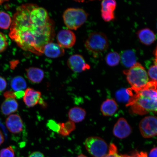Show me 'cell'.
Returning a JSON list of instances; mask_svg holds the SVG:
<instances>
[{
	"label": "cell",
	"instance_id": "15",
	"mask_svg": "<svg viewBox=\"0 0 157 157\" xmlns=\"http://www.w3.org/2000/svg\"><path fill=\"white\" fill-rule=\"evenodd\" d=\"M137 36L142 44L148 46L151 44L156 40L155 35L148 28H144L139 30Z\"/></svg>",
	"mask_w": 157,
	"mask_h": 157
},
{
	"label": "cell",
	"instance_id": "9",
	"mask_svg": "<svg viewBox=\"0 0 157 157\" xmlns=\"http://www.w3.org/2000/svg\"><path fill=\"white\" fill-rule=\"evenodd\" d=\"M58 44L63 48H72L76 41L75 35L71 30L64 29L60 30L56 36Z\"/></svg>",
	"mask_w": 157,
	"mask_h": 157
},
{
	"label": "cell",
	"instance_id": "1",
	"mask_svg": "<svg viewBox=\"0 0 157 157\" xmlns=\"http://www.w3.org/2000/svg\"><path fill=\"white\" fill-rule=\"evenodd\" d=\"M9 35L23 50L40 56L45 45L53 40L55 23L44 8L25 4L17 8Z\"/></svg>",
	"mask_w": 157,
	"mask_h": 157
},
{
	"label": "cell",
	"instance_id": "6",
	"mask_svg": "<svg viewBox=\"0 0 157 157\" xmlns=\"http://www.w3.org/2000/svg\"><path fill=\"white\" fill-rule=\"evenodd\" d=\"M84 145L88 152L93 157H104L109 152V146L100 137H88L84 142Z\"/></svg>",
	"mask_w": 157,
	"mask_h": 157
},
{
	"label": "cell",
	"instance_id": "7",
	"mask_svg": "<svg viewBox=\"0 0 157 157\" xmlns=\"http://www.w3.org/2000/svg\"><path fill=\"white\" fill-rule=\"evenodd\" d=\"M139 129L144 138H151L157 136V117L149 116L144 117L139 124Z\"/></svg>",
	"mask_w": 157,
	"mask_h": 157
},
{
	"label": "cell",
	"instance_id": "14",
	"mask_svg": "<svg viewBox=\"0 0 157 157\" xmlns=\"http://www.w3.org/2000/svg\"><path fill=\"white\" fill-rule=\"evenodd\" d=\"M64 49L59 45L52 42L45 45L44 50V54L48 57L56 58L61 57L64 54Z\"/></svg>",
	"mask_w": 157,
	"mask_h": 157
},
{
	"label": "cell",
	"instance_id": "28",
	"mask_svg": "<svg viewBox=\"0 0 157 157\" xmlns=\"http://www.w3.org/2000/svg\"><path fill=\"white\" fill-rule=\"evenodd\" d=\"M104 157H122L118 154L117 147L114 144H111L109 146V152Z\"/></svg>",
	"mask_w": 157,
	"mask_h": 157
},
{
	"label": "cell",
	"instance_id": "21",
	"mask_svg": "<svg viewBox=\"0 0 157 157\" xmlns=\"http://www.w3.org/2000/svg\"><path fill=\"white\" fill-rule=\"evenodd\" d=\"M59 124V129L58 133L62 136H68L76 128L75 123L71 121H68L66 123Z\"/></svg>",
	"mask_w": 157,
	"mask_h": 157
},
{
	"label": "cell",
	"instance_id": "36",
	"mask_svg": "<svg viewBox=\"0 0 157 157\" xmlns=\"http://www.w3.org/2000/svg\"><path fill=\"white\" fill-rule=\"evenodd\" d=\"M15 93L16 97H17L18 99H20L23 97H24L25 95V92L23 91H17Z\"/></svg>",
	"mask_w": 157,
	"mask_h": 157
},
{
	"label": "cell",
	"instance_id": "2",
	"mask_svg": "<svg viewBox=\"0 0 157 157\" xmlns=\"http://www.w3.org/2000/svg\"><path fill=\"white\" fill-rule=\"evenodd\" d=\"M130 96L126 104L133 113L144 115L151 112H157V81H149L141 88H128Z\"/></svg>",
	"mask_w": 157,
	"mask_h": 157
},
{
	"label": "cell",
	"instance_id": "3",
	"mask_svg": "<svg viewBox=\"0 0 157 157\" xmlns=\"http://www.w3.org/2000/svg\"><path fill=\"white\" fill-rule=\"evenodd\" d=\"M85 46L88 52L97 57L107 50L109 47V41L104 33L93 32L88 36Z\"/></svg>",
	"mask_w": 157,
	"mask_h": 157
},
{
	"label": "cell",
	"instance_id": "32",
	"mask_svg": "<svg viewBox=\"0 0 157 157\" xmlns=\"http://www.w3.org/2000/svg\"><path fill=\"white\" fill-rule=\"evenodd\" d=\"M7 82L5 78L0 76V93L4 91L6 88Z\"/></svg>",
	"mask_w": 157,
	"mask_h": 157
},
{
	"label": "cell",
	"instance_id": "29",
	"mask_svg": "<svg viewBox=\"0 0 157 157\" xmlns=\"http://www.w3.org/2000/svg\"><path fill=\"white\" fill-rule=\"evenodd\" d=\"M148 73L152 80L157 81V64L151 67L148 70Z\"/></svg>",
	"mask_w": 157,
	"mask_h": 157
},
{
	"label": "cell",
	"instance_id": "8",
	"mask_svg": "<svg viewBox=\"0 0 157 157\" xmlns=\"http://www.w3.org/2000/svg\"><path fill=\"white\" fill-rule=\"evenodd\" d=\"M67 65L71 70L76 73H80L89 70L90 66L86 62L81 55L75 54L71 56L68 59Z\"/></svg>",
	"mask_w": 157,
	"mask_h": 157
},
{
	"label": "cell",
	"instance_id": "35",
	"mask_svg": "<svg viewBox=\"0 0 157 157\" xmlns=\"http://www.w3.org/2000/svg\"><path fill=\"white\" fill-rule=\"evenodd\" d=\"M149 157H157V147L153 148L151 150Z\"/></svg>",
	"mask_w": 157,
	"mask_h": 157
},
{
	"label": "cell",
	"instance_id": "18",
	"mask_svg": "<svg viewBox=\"0 0 157 157\" xmlns=\"http://www.w3.org/2000/svg\"><path fill=\"white\" fill-rule=\"evenodd\" d=\"M85 110L79 107H75L70 109L68 113L70 120L75 123H79L83 121L86 117Z\"/></svg>",
	"mask_w": 157,
	"mask_h": 157
},
{
	"label": "cell",
	"instance_id": "24",
	"mask_svg": "<svg viewBox=\"0 0 157 157\" xmlns=\"http://www.w3.org/2000/svg\"><path fill=\"white\" fill-rule=\"evenodd\" d=\"M105 60L108 65L114 67L119 64L121 60V57L117 52H110L106 56Z\"/></svg>",
	"mask_w": 157,
	"mask_h": 157
},
{
	"label": "cell",
	"instance_id": "10",
	"mask_svg": "<svg viewBox=\"0 0 157 157\" xmlns=\"http://www.w3.org/2000/svg\"><path fill=\"white\" fill-rule=\"evenodd\" d=\"M132 131V128L126 119L121 117L119 119L114 126L113 133L117 138L122 139L128 137Z\"/></svg>",
	"mask_w": 157,
	"mask_h": 157
},
{
	"label": "cell",
	"instance_id": "13",
	"mask_svg": "<svg viewBox=\"0 0 157 157\" xmlns=\"http://www.w3.org/2000/svg\"><path fill=\"white\" fill-rule=\"evenodd\" d=\"M42 94L32 88H28L25 90L23 100L25 105L28 107L35 106L42 99Z\"/></svg>",
	"mask_w": 157,
	"mask_h": 157
},
{
	"label": "cell",
	"instance_id": "22",
	"mask_svg": "<svg viewBox=\"0 0 157 157\" xmlns=\"http://www.w3.org/2000/svg\"><path fill=\"white\" fill-rule=\"evenodd\" d=\"M11 86L13 91H23L26 88L27 83L24 78L21 76H17L11 80Z\"/></svg>",
	"mask_w": 157,
	"mask_h": 157
},
{
	"label": "cell",
	"instance_id": "20",
	"mask_svg": "<svg viewBox=\"0 0 157 157\" xmlns=\"http://www.w3.org/2000/svg\"><path fill=\"white\" fill-rule=\"evenodd\" d=\"M121 59L123 65L127 67L131 68L137 63L136 55L132 50L124 51L121 55Z\"/></svg>",
	"mask_w": 157,
	"mask_h": 157
},
{
	"label": "cell",
	"instance_id": "17",
	"mask_svg": "<svg viewBox=\"0 0 157 157\" xmlns=\"http://www.w3.org/2000/svg\"><path fill=\"white\" fill-rule=\"evenodd\" d=\"M118 109L117 104L114 100L107 99L102 104L101 110L104 116L110 117L116 112Z\"/></svg>",
	"mask_w": 157,
	"mask_h": 157
},
{
	"label": "cell",
	"instance_id": "33",
	"mask_svg": "<svg viewBox=\"0 0 157 157\" xmlns=\"http://www.w3.org/2000/svg\"><path fill=\"white\" fill-rule=\"evenodd\" d=\"M4 97L6 99H15L16 96L15 93L12 91H7L3 94Z\"/></svg>",
	"mask_w": 157,
	"mask_h": 157
},
{
	"label": "cell",
	"instance_id": "12",
	"mask_svg": "<svg viewBox=\"0 0 157 157\" xmlns=\"http://www.w3.org/2000/svg\"><path fill=\"white\" fill-rule=\"evenodd\" d=\"M101 17L104 21H109L115 18L114 11L117 7V2L113 0H105L102 2Z\"/></svg>",
	"mask_w": 157,
	"mask_h": 157
},
{
	"label": "cell",
	"instance_id": "31",
	"mask_svg": "<svg viewBox=\"0 0 157 157\" xmlns=\"http://www.w3.org/2000/svg\"><path fill=\"white\" fill-rule=\"evenodd\" d=\"M48 125L52 130L58 132L59 129V123H56L53 121L51 120L48 123Z\"/></svg>",
	"mask_w": 157,
	"mask_h": 157
},
{
	"label": "cell",
	"instance_id": "40",
	"mask_svg": "<svg viewBox=\"0 0 157 157\" xmlns=\"http://www.w3.org/2000/svg\"></svg>",
	"mask_w": 157,
	"mask_h": 157
},
{
	"label": "cell",
	"instance_id": "25",
	"mask_svg": "<svg viewBox=\"0 0 157 157\" xmlns=\"http://www.w3.org/2000/svg\"><path fill=\"white\" fill-rule=\"evenodd\" d=\"M116 97L117 101L119 102H127V103L130 98L127 89H121L118 91L116 94Z\"/></svg>",
	"mask_w": 157,
	"mask_h": 157
},
{
	"label": "cell",
	"instance_id": "5",
	"mask_svg": "<svg viewBox=\"0 0 157 157\" xmlns=\"http://www.w3.org/2000/svg\"><path fill=\"white\" fill-rule=\"evenodd\" d=\"M88 13L80 8H70L64 11L63 15L65 25L68 29L76 30L87 21Z\"/></svg>",
	"mask_w": 157,
	"mask_h": 157
},
{
	"label": "cell",
	"instance_id": "16",
	"mask_svg": "<svg viewBox=\"0 0 157 157\" xmlns=\"http://www.w3.org/2000/svg\"><path fill=\"white\" fill-rule=\"evenodd\" d=\"M26 72L27 78L33 83H40L44 78V71L38 68L29 67L27 69Z\"/></svg>",
	"mask_w": 157,
	"mask_h": 157
},
{
	"label": "cell",
	"instance_id": "26",
	"mask_svg": "<svg viewBox=\"0 0 157 157\" xmlns=\"http://www.w3.org/2000/svg\"><path fill=\"white\" fill-rule=\"evenodd\" d=\"M15 151L12 146L3 148L0 151V157H15Z\"/></svg>",
	"mask_w": 157,
	"mask_h": 157
},
{
	"label": "cell",
	"instance_id": "19",
	"mask_svg": "<svg viewBox=\"0 0 157 157\" xmlns=\"http://www.w3.org/2000/svg\"><path fill=\"white\" fill-rule=\"evenodd\" d=\"M18 108V104L15 99H6L2 104L1 111L4 115H8L14 113Z\"/></svg>",
	"mask_w": 157,
	"mask_h": 157
},
{
	"label": "cell",
	"instance_id": "11",
	"mask_svg": "<svg viewBox=\"0 0 157 157\" xmlns=\"http://www.w3.org/2000/svg\"><path fill=\"white\" fill-rule=\"evenodd\" d=\"M6 124L10 132L13 134H18L23 130V121L18 114H14L10 115L6 120Z\"/></svg>",
	"mask_w": 157,
	"mask_h": 157
},
{
	"label": "cell",
	"instance_id": "27",
	"mask_svg": "<svg viewBox=\"0 0 157 157\" xmlns=\"http://www.w3.org/2000/svg\"><path fill=\"white\" fill-rule=\"evenodd\" d=\"M8 45L7 38L2 33L0 32V53L5 51Z\"/></svg>",
	"mask_w": 157,
	"mask_h": 157
},
{
	"label": "cell",
	"instance_id": "23",
	"mask_svg": "<svg viewBox=\"0 0 157 157\" xmlns=\"http://www.w3.org/2000/svg\"><path fill=\"white\" fill-rule=\"evenodd\" d=\"M12 23V19L8 13L4 11H0V29H9Z\"/></svg>",
	"mask_w": 157,
	"mask_h": 157
},
{
	"label": "cell",
	"instance_id": "38",
	"mask_svg": "<svg viewBox=\"0 0 157 157\" xmlns=\"http://www.w3.org/2000/svg\"><path fill=\"white\" fill-rule=\"evenodd\" d=\"M155 62L156 64H157V46L155 51Z\"/></svg>",
	"mask_w": 157,
	"mask_h": 157
},
{
	"label": "cell",
	"instance_id": "39",
	"mask_svg": "<svg viewBox=\"0 0 157 157\" xmlns=\"http://www.w3.org/2000/svg\"><path fill=\"white\" fill-rule=\"evenodd\" d=\"M77 157H87V156H86L85 155H84L83 154H80Z\"/></svg>",
	"mask_w": 157,
	"mask_h": 157
},
{
	"label": "cell",
	"instance_id": "34",
	"mask_svg": "<svg viewBox=\"0 0 157 157\" xmlns=\"http://www.w3.org/2000/svg\"><path fill=\"white\" fill-rule=\"evenodd\" d=\"M28 157H44V156L42 153L36 151L31 153Z\"/></svg>",
	"mask_w": 157,
	"mask_h": 157
},
{
	"label": "cell",
	"instance_id": "4",
	"mask_svg": "<svg viewBox=\"0 0 157 157\" xmlns=\"http://www.w3.org/2000/svg\"><path fill=\"white\" fill-rule=\"evenodd\" d=\"M126 75L127 79L131 87L141 88L146 85L149 78L145 69L140 64L137 63L129 69L123 72Z\"/></svg>",
	"mask_w": 157,
	"mask_h": 157
},
{
	"label": "cell",
	"instance_id": "37",
	"mask_svg": "<svg viewBox=\"0 0 157 157\" xmlns=\"http://www.w3.org/2000/svg\"><path fill=\"white\" fill-rule=\"evenodd\" d=\"M5 137L2 132L0 131V145H1L4 142Z\"/></svg>",
	"mask_w": 157,
	"mask_h": 157
},
{
	"label": "cell",
	"instance_id": "30",
	"mask_svg": "<svg viewBox=\"0 0 157 157\" xmlns=\"http://www.w3.org/2000/svg\"><path fill=\"white\" fill-rule=\"evenodd\" d=\"M122 157H148L146 152H136L133 153L131 155H121Z\"/></svg>",
	"mask_w": 157,
	"mask_h": 157
}]
</instances>
